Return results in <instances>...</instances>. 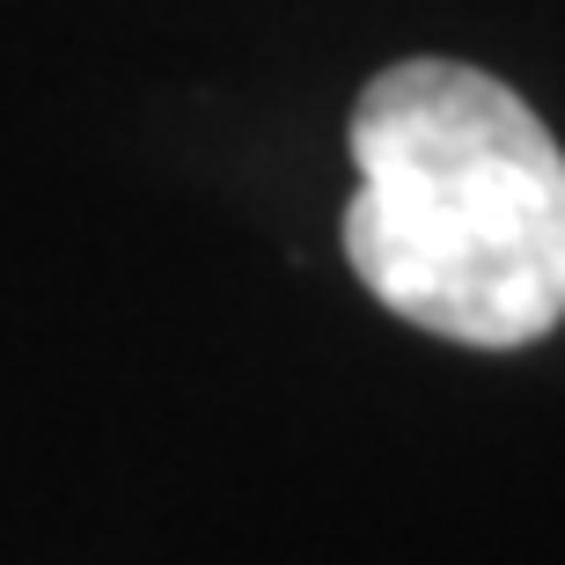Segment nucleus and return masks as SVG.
Masks as SVG:
<instances>
[{"label": "nucleus", "mask_w": 565, "mask_h": 565, "mask_svg": "<svg viewBox=\"0 0 565 565\" xmlns=\"http://www.w3.org/2000/svg\"><path fill=\"white\" fill-rule=\"evenodd\" d=\"M345 257L382 309L514 353L565 323V147L507 82L404 60L353 110Z\"/></svg>", "instance_id": "nucleus-1"}]
</instances>
